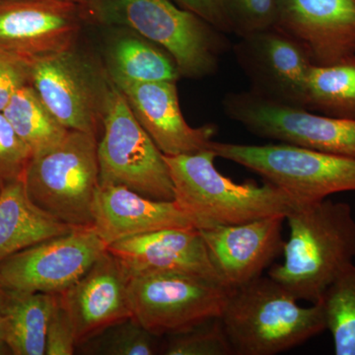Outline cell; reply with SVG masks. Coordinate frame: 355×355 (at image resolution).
I'll return each mask as SVG.
<instances>
[{
    "mask_svg": "<svg viewBox=\"0 0 355 355\" xmlns=\"http://www.w3.org/2000/svg\"><path fill=\"white\" fill-rule=\"evenodd\" d=\"M32 202L24 179L7 183L0 191V261L72 229Z\"/></svg>",
    "mask_w": 355,
    "mask_h": 355,
    "instance_id": "20",
    "label": "cell"
},
{
    "mask_svg": "<svg viewBox=\"0 0 355 355\" xmlns=\"http://www.w3.org/2000/svg\"><path fill=\"white\" fill-rule=\"evenodd\" d=\"M31 80V58L0 46V112L18 89Z\"/></svg>",
    "mask_w": 355,
    "mask_h": 355,
    "instance_id": "30",
    "label": "cell"
},
{
    "mask_svg": "<svg viewBox=\"0 0 355 355\" xmlns=\"http://www.w3.org/2000/svg\"><path fill=\"white\" fill-rule=\"evenodd\" d=\"M222 104L229 118L263 139L355 158V120L286 106L251 90L229 93Z\"/></svg>",
    "mask_w": 355,
    "mask_h": 355,
    "instance_id": "9",
    "label": "cell"
},
{
    "mask_svg": "<svg viewBox=\"0 0 355 355\" xmlns=\"http://www.w3.org/2000/svg\"><path fill=\"white\" fill-rule=\"evenodd\" d=\"M2 113L33 156L58 146L69 132L46 108L31 83L14 93Z\"/></svg>",
    "mask_w": 355,
    "mask_h": 355,
    "instance_id": "22",
    "label": "cell"
},
{
    "mask_svg": "<svg viewBox=\"0 0 355 355\" xmlns=\"http://www.w3.org/2000/svg\"><path fill=\"white\" fill-rule=\"evenodd\" d=\"M234 53L256 94L306 109L314 62L304 46L277 27L240 37Z\"/></svg>",
    "mask_w": 355,
    "mask_h": 355,
    "instance_id": "12",
    "label": "cell"
},
{
    "mask_svg": "<svg viewBox=\"0 0 355 355\" xmlns=\"http://www.w3.org/2000/svg\"><path fill=\"white\" fill-rule=\"evenodd\" d=\"M102 125L104 132L98 142L100 184L125 187L153 200H174L164 154L112 80Z\"/></svg>",
    "mask_w": 355,
    "mask_h": 355,
    "instance_id": "7",
    "label": "cell"
},
{
    "mask_svg": "<svg viewBox=\"0 0 355 355\" xmlns=\"http://www.w3.org/2000/svg\"><path fill=\"white\" fill-rule=\"evenodd\" d=\"M163 354L167 355H232V345L220 318H214L191 330L172 335Z\"/></svg>",
    "mask_w": 355,
    "mask_h": 355,
    "instance_id": "26",
    "label": "cell"
},
{
    "mask_svg": "<svg viewBox=\"0 0 355 355\" xmlns=\"http://www.w3.org/2000/svg\"><path fill=\"white\" fill-rule=\"evenodd\" d=\"M103 343L102 354L110 355H153L159 354L158 336L147 331L135 319L114 324Z\"/></svg>",
    "mask_w": 355,
    "mask_h": 355,
    "instance_id": "28",
    "label": "cell"
},
{
    "mask_svg": "<svg viewBox=\"0 0 355 355\" xmlns=\"http://www.w3.org/2000/svg\"><path fill=\"white\" fill-rule=\"evenodd\" d=\"M336 355H355V263L329 286L321 301Z\"/></svg>",
    "mask_w": 355,
    "mask_h": 355,
    "instance_id": "25",
    "label": "cell"
},
{
    "mask_svg": "<svg viewBox=\"0 0 355 355\" xmlns=\"http://www.w3.org/2000/svg\"><path fill=\"white\" fill-rule=\"evenodd\" d=\"M284 220L286 216H275L200 229L210 260L226 286L234 289L258 279L284 254Z\"/></svg>",
    "mask_w": 355,
    "mask_h": 355,
    "instance_id": "14",
    "label": "cell"
},
{
    "mask_svg": "<svg viewBox=\"0 0 355 355\" xmlns=\"http://www.w3.org/2000/svg\"><path fill=\"white\" fill-rule=\"evenodd\" d=\"M306 109L355 120V57L330 65H313Z\"/></svg>",
    "mask_w": 355,
    "mask_h": 355,
    "instance_id": "23",
    "label": "cell"
},
{
    "mask_svg": "<svg viewBox=\"0 0 355 355\" xmlns=\"http://www.w3.org/2000/svg\"><path fill=\"white\" fill-rule=\"evenodd\" d=\"M275 27L303 44L315 65L355 57V0H279Z\"/></svg>",
    "mask_w": 355,
    "mask_h": 355,
    "instance_id": "16",
    "label": "cell"
},
{
    "mask_svg": "<svg viewBox=\"0 0 355 355\" xmlns=\"http://www.w3.org/2000/svg\"><path fill=\"white\" fill-rule=\"evenodd\" d=\"M42 101L67 130L96 135L111 79L73 51L31 58V80Z\"/></svg>",
    "mask_w": 355,
    "mask_h": 355,
    "instance_id": "11",
    "label": "cell"
},
{
    "mask_svg": "<svg viewBox=\"0 0 355 355\" xmlns=\"http://www.w3.org/2000/svg\"><path fill=\"white\" fill-rule=\"evenodd\" d=\"M58 295L6 291L4 343L15 355L46 354V331Z\"/></svg>",
    "mask_w": 355,
    "mask_h": 355,
    "instance_id": "21",
    "label": "cell"
},
{
    "mask_svg": "<svg viewBox=\"0 0 355 355\" xmlns=\"http://www.w3.org/2000/svg\"><path fill=\"white\" fill-rule=\"evenodd\" d=\"M94 227H76L0 261V288L60 295L106 253Z\"/></svg>",
    "mask_w": 355,
    "mask_h": 355,
    "instance_id": "10",
    "label": "cell"
},
{
    "mask_svg": "<svg viewBox=\"0 0 355 355\" xmlns=\"http://www.w3.org/2000/svg\"><path fill=\"white\" fill-rule=\"evenodd\" d=\"M108 251L120 261L128 279L183 273L223 282L197 228H168L133 236L110 245Z\"/></svg>",
    "mask_w": 355,
    "mask_h": 355,
    "instance_id": "17",
    "label": "cell"
},
{
    "mask_svg": "<svg viewBox=\"0 0 355 355\" xmlns=\"http://www.w3.org/2000/svg\"><path fill=\"white\" fill-rule=\"evenodd\" d=\"M110 76L135 83L177 81L180 76L174 60L149 41L121 37L110 51Z\"/></svg>",
    "mask_w": 355,
    "mask_h": 355,
    "instance_id": "24",
    "label": "cell"
},
{
    "mask_svg": "<svg viewBox=\"0 0 355 355\" xmlns=\"http://www.w3.org/2000/svg\"><path fill=\"white\" fill-rule=\"evenodd\" d=\"M132 317L154 336H172L220 318L233 288L218 280L183 273L128 279Z\"/></svg>",
    "mask_w": 355,
    "mask_h": 355,
    "instance_id": "8",
    "label": "cell"
},
{
    "mask_svg": "<svg viewBox=\"0 0 355 355\" xmlns=\"http://www.w3.org/2000/svg\"><path fill=\"white\" fill-rule=\"evenodd\" d=\"M76 347L73 324L58 296L46 331V355H72Z\"/></svg>",
    "mask_w": 355,
    "mask_h": 355,
    "instance_id": "31",
    "label": "cell"
},
{
    "mask_svg": "<svg viewBox=\"0 0 355 355\" xmlns=\"http://www.w3.org/2000/svg\"><path fill=\"white\" fill-rule=\"evenodd\" d=\"M284 263L270 275L298 300L314 304L355 259V218L349 203L324 198L299 205L286 216Z\"/></svg>",
    "mask_w": 355,
    "mask_h": 355,
    "instance_id": "1",
    "label": "cell"
},
{
    "mask_svg": "<svg viewBox=\"0 0 355 355\" xmlns=\"http://www.w3.org/2000/svg\"><path fill=\"white\" fill-rule=\"evenodd\" d=\"M24 182L40 209L72 227H93V202L100 184L96 135L69 130L58 146L33 156Z\"/></svg>",
    "mask_w": 355,
    "mask_h": 355,
    "instance_id": "5",
    "label": "cell"
},
{
    "mask_svg": "<svg viewBox=\"0 0 355 355\" xmlns=\"http://www.w3.org/2000/svg\"><path fill=\"white\" fill-rule=\"evenodd\" d=\"M128 286L120 261L107 249L80 279L58 295L73 324L77 345L132 318Z\"/></svg>",
    "mask_w": 355,
    "mask_h": 355,
    "instance_id": "18",
    "label": "cell"
},
{
    "mask_svg": "<svg viewBox=\"0 0 355 355\" xmlns=\"http://www.w3.org/2000/svg\"><path fill=\"white\" fill-rule=\"evenodd\" d=\"M83 20L130 28L174 60L180 76H211L227 49L224 33L171 0H78Z\"/></svg>",
    "mask_w": 355,
    "mask_h": 355,
    "instance_id": "2",
    "label": "cell"
},
{
    "mask_svg": "<svg viewBox=\"0 0 355 355\" xmlns=\"http://www.w3.org/2000/svg\"><path fill=\"white\" fill-rule=\"evenodd\" d=\"M298 301L270 275L233 289L220 319L234 354H282L327 330L321 303Z\"/></svg>",
    "mask_w": 355,
    "mask_h": 355,
    "instance_id": "4",
    "label": "cell"
},
{
    "mask_svg": "<svg viewBox=\"0 0 355 355\" xmlns=\"http://www.w3.org/2000/svg\"><path fill=\"white\" fill-rule=\"evenodd\" d=\"M2 187L3 186H2V184H0V191H1Z\"/></svg>",
    "mask_w": 355,
    "mask_h": 355,
    "instance_id": "34",
    "label": "cell"
},
{
    "mask_svg": "<svg viewBox=\"0 0 355 355\" xmlns=\"http://www.w3.org/2000/svg\"><path fill=\"white\" fill-rule=\"evenodd\" d=\"M92 218L93 227L107 246L162 229L197 228L175 200H153L116 184H99Z\"/></svg>",
    "mask_w": 355,
    "mask_h": 355,
    "instance_id": "19",
    "label": "cell"
},
{
    "mask_svg": "<svg viewBox=\"0 0 355 355\" xmlns=\"http://www.w3.org/2000/svg\"><path fill=\"white\" fill-rule=\"evenodd\" d=\"M32 156L29 147L0 112V184L24 179Z\"/></svg>",
    "mask_w": 355,
    "mask_h": 355,
    "instance_id": "29",
    "label": "cell"
},
{
    "mask_svg": "<svg viewBox=\"0 0 355 355\" xmlns=\"http://www.w3.org/2000/svg\"><path fill=\"white\" fill-rule=\"evenodd\" d=\"M232 33L239 37L275 27L279 0H220Z\"/></svg>",
    "mask_w": 355,
    "mask_h": 355,
    "instance_id": "27",
    "label": "cell"
},
{
    "mask_svg": "<svg viewBox=\"0 0 355 355\" xmlns=\"http://www.w3.org/2000/svg\"><path fill=\"white\" fill-rule=\"evenodd\" d=\"M141 127L164 155L176 156L209 149L217 128H193L187 123L178 98L176 81L135 83L111 77Z\"/></svg>",
    "mask_w": 355,
    "mask_h": 355,
    "instance_id": "15",
    "label": "cell"
},
{
    "mask_svg": "<svg viewBox=\"0 0 355 355\" xmlns=\"http://www.w3.org/2000/svg\"><path fill=\"white\" fill-rule=\"evenodd\" d=\"M81 20L71 0H0V46L29 58L70 50Z\"/></svg>",
    "mask_w": 355,
    "mask_h": 355,
    "instance_id": "13",
    "label": "cell"
},
{
    "mask_svg": "<svg viewBox=\"0 0 355 355\" xmlns=\"http://www.w3.org/2000/svg\"><path fill=\"white\" fill-rule=\"evenodd\" d=\"M178 6L197 14L222 33H232L220 0H171Z\"/></svg>",
    "mask_w": 355,
    "mask_h": 355,
    "instance_id": "32",
    "label": "cell"
},
{
    "mask_svg": "<svg viewBox=\"0 0 355 355\" xmlns=\"http://www.w3.org/2000/svg\"><path fill=\"white\" fill-rule=\"evenodd\" d=\"M71 1L76 2V3H77V1H78V0H71Z\"/></svg>",
    "mask_w": 355,
    "mask_h": 355,
    "instance_id": "35",
    "label": "cell"
},
{
    "mask_svg": "<svg viewBox=\"0 0 355 355\" xmlns=\"http://www.w3.org/2000/svg\"><path fill=\"white\" fill-rule=\"evenodd\" d=\"M4 336H6V291L0 288V345H6Z\"/></svg>",
    "mask_w": 355,
    "mask_h": 355,
    "instance_id": "33",
    "label": "cell"
},
{
    "mask_svg": "<svg viewBox=\"0 0 355 355\" xmlns=\"http://www.w3.org/2000/svg\"><path fill=\"white\" fill-rule=\"evenodd\" d=\"M209 148L286 191L298 205L355 191V158L282 142L248 146L212 140Z\"/></svg>",
    "mask_w": 355,
    "mask_h": 355,
    "instance_id": "6",
    "label": "cell"
},
{
    "mask_svg": "<svg viewBox=\"0 0 355 355\" xmlns=\"http://www.w3.org/2000/svg\"><path fill=\"white\" fill-rule=\"evenodd\" d=\"M164 157L174 200L198 230L286 216L298 205L286 191L268 182L236 183L224 176L217 170V156L210 148Z\"/></svg>",
    "mask_w": 355,
    "mask_h": 355,
    "instance_id": "3",
    "label": "cell"
}]
</instances>
